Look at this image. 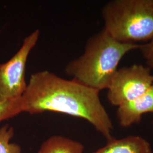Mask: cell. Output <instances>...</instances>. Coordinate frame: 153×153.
<instances>
[{
    "instance_id": "obj_9",
    "label": "cell",
    "mask_w": 153,
    "mask_h": 153,
    "mask_svg": "<svg viewBox=\"0 0 153 153\" xmlns=\"http://www.w3.org/2000/svg\"><path fill=\"white\" fill-rule=\"evenodd\" d=\"M14 135L12 126L6 124L0 128V153H22V149L16 143L10 141Z\"/></svg>"
},
{
    "instance_id": "obj_6",
    "label": "cell",
    "mask_w": 153,
    "mask_h": 153,
    "mask_svg": "<svg viewBox=\"0 0 153 153\" xmlns=\"http://www.w3.org/2000/svg\"><path fill=\"white\" fill-rule=\"evenodd\" d=\"M117 107L116 115L120 126L126 128L139 123L143 114H153V86L140 97Z\"/></svg>"
},
{
    "instance_id": "obj_2",
    "label": "cell",
    "mask_w": 153,
    "mask_h": 153,
    "mask_svg": "<svg viewBox=\"0 0 153 153\" xmlns=\"http://www.w3.org/2000/svg\"><path fill=\"white\" fill-rule=\"evenodd\" d=\"M141 44L121 43L104 28L88 39L84 52L65 66L66 74L98 91L108 89L125 55Z\"/></svg>"
},
{
    "instance_id": "obj_5",
    "label": "cell",
    "mask_w": 153,
    "mask_h": 153,
    "mask_svg": "<svg viewBox=\"0 0 153 153\" xmlns=\"http://www.w3.org/2000/svg\"><path fill=\"white\" fill-rule=\"evenodd\" d=\"M149 67L134 64L118 69L107 89V99L118 107L146 93L153 86V74Z\"/></svg>"
},
{
    "instance_id": "obj_10",
    "label": "cell",
    "mask_w": 153,
    "mask_h": 153,
    "mask_svg": "<svg viewBox=\"0 0 153 153\" xmlns=\"http://www.w3.org/2000/svg\"><path fill=\"white\" fill-rule=\"evenodd\" d=\"M23 112L21 98L0 102V122Z\"/></svg>"
},
{
    "instance_id": "obj_8",
    "label": "cell",
    "mask_w": 153,
    "mask_h": 153,
    "mask_svg": "<svg viewBox=\"0 0 153 153\" xmlns=\"http://www.w3.org/2000/svg\"><path fill=\"white\" fill-rule=\"evenodd\" d=\"M81 142L61 135H55L44 141L38 153H83Z\"/></svg>"
},
{
    "instance_id": "obj_12",
    "label": "cell",
    "mask_w": 153,
    "mask_h": 153,
    "mask_svg": "<svg viewBox=\"0 0 153 153\" xmlns=\"http://www.w3.org/2000/svg\"></svg>"
},
{
    "instance_id": "obj_11",
    "label": "cell",
    "mask_w": 153,
    "mask_h": 153,
    "mask_svg": "<svg viewBox=\"0 0 153 153\" xmlns=\"http://www.w3.org/2000/svg\"><path fill=\"white\" fill-rule=\"evenodd\" d=\"M140 49L146 63L150 69H153V38L147 43L141 44Z\"/></svg>"
},
{
    "instance_id": "obj_7",
    "label": "cell",
    "mask_w": 153,
    "mask_h": 153,
    "mask_svg": "<svg viewBox=\"0 0 153 153\" xmlns=\"http://www.w3.org/2000/svg\"><path fill=\"white\" fill-rule=\"evenodd\" d=\"M93 153H153L150 143L140 136H129L120 139L111 137L106 145Z\"/></svg>"
},
{
    "instance_id": "obj_1",
    "label": "cell",
    "mask_w": 153,
    "mask_h": 153,
    "mask_svg": "<svg viewBox=\"0 0 153 153\" xmlns=\"http://www.w3.org/2000/svg\"><path fill=\"white\" fill-rule=\"evenodd\" d=\"M99 91L75 79L68 80L42 71L33 74L21 97L23 112H55L82 118L107 140L114 126L99 98Z\"/></svg>"
},
{
    "instance_id": "obj_3",
    "label": "cell",
    "mask_w": 153,
    "mask_h": 153,
    "mask_svg": "<svg viewBox=\"0 0 153 153\" xmlns=\"http://www.w3.org/2000/svg\"><path fill=\"white\" fill-rule=\"evenodd\" d=\"M104 30L124 43L153 38V0H112L102 8Z\"/></svg>"
},
{
    "instance_id": "obj_4",
    "label": "cell",
    "mask_w": 153,
    "mask_h": 153,
    "mask_svg": "<svg viewBox=\"0 0 153 153\" xmlns=\"http://www.w3.org/2000/svg\"><path fill=\"white\" fill-rule=\"evenodd\" d=\"M40 36L36 30L23 39L21 48L9 60L0 64V102L20 98L27 86L26 67L28 56Z\"/></svg>"
}]
</instances>
